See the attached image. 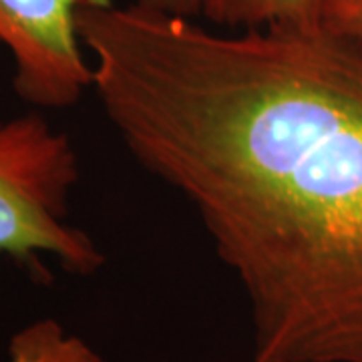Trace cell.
Masks as SVG:
<instances>
[{"label": "cell", "mask_w": 362, "mask_h": 362, "mask_svg": "<svg viewBox=\"0 0 362 362\" xmlns=\"http://www.w3.org/2000/svg\"><path fill=\"white\" fill-rule=\"evenodd\" d=\"M93 90L246 292L254 362H362V39L81 0Z\"/></svg>", "instance_id": "obj_1"}, {"label": "cell", "mask_w": 362, "mask_h": 362, "mask_svg": "<svg viewBox=\"0 0 362 362\" xmlns=\"http://www.w3.org/2000/svg\"><path fill=\"white\" fill-rule=\"evenodd\" d=\"M78 181L75 147L45 117L0 123V254L40 266L52 256L63 270L87 276L103 254L69 221V199Z\"/></svg>", "instance_id": "obj_2"}, {"label": "cell", "mask_w": 362, "mask_h": 362, "mask_svg": "<svg viewBox=\"0 0 362 362\" xmlns=\"http://www.w3.org/2000/svg\"><path fill=\"white\" fill-rule=\"evenodd\" d=\"M8 362H105L87 342L54 320H39L14 334Z\"/></svg>", "instance_id": "obj_5"}, {"label": "cell", "mask_w": 362, "mask_h": 362, "mask_svg": "<svg viewBox=\"0 0 362 362\" xmlns=\"http://www.w3.org/2000/svg\"><path fill=\"white\" fill-rule=\"evenodd\" d=\"M78 2L0 0V45L13 57V87L26 103L65 109L93 89L77 30Z\"/></svg>", "instance_id": "obj_3"}, {"label": "cell", "mask_w": 362, "mask_h": 362, "mask_svg": "<svg viewBox=\"0 0 362 362\" xmlns=\"http://www.w3.org/2000/svg\"><path fill=\"white\" fill-rule=\"evenodd\" d=\"M320 23L362 39V0H320Z\"/></svg>", "instance_id": "obj_6"}, {"label": "cell", "mask_w": 362, "mask_h": 362, "mask_svg": "<svg viewBox=\"0 0 362 362\" xmlns=\"http://www.w3.org/2000/svg\"><path fill=\"white\" fill-rule=\"evenodd\" d=\"M207 21L230 28L320 23V0H202Z\"/></svg>", "instance_id": "obj_4"}, {"label": "cell", "mask_w": 362, "mask_h": 362, "mask_svg": "<svg viewBox=\"0 0 362 362\" xmlns=\"http://www.w3.org/2000/svg\"><path fill=\"white\" fill-rule=\"evenodd\" d=\"M137 4L161 11V13L177 14L194 18L195 14H202V0H135Z\"/></svg>", "instance_id": "obj_7"}]
</instances>
